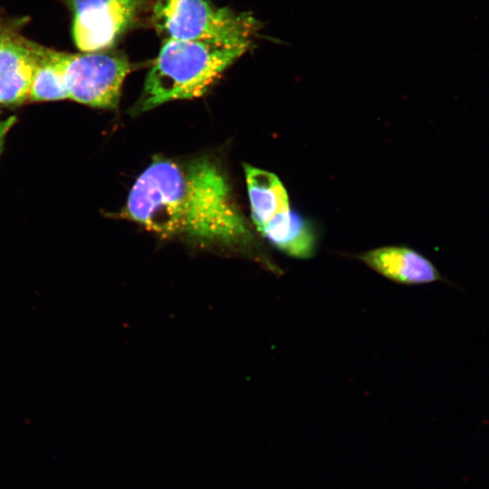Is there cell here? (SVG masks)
Wrapping results in <instances>:
<instances>
[{"instance_id":"cell-1","label":"cell","mask_w":489,"mask_h":489,"mask_svg":"<svg viewBox=\"0 0 489 489\" xmlns=\"http://www.w3.org/2000/svg\"><path fill=\"white\" fill-rule=\"evenodd\" d=\"M123 216L162 237L255 248L226 176L206 157L154 159L132 186Z\"/></svg>"},{"instance_id":"cell-2","label":"cell","mask_w":489,"mask_h":489,"mask_svg":"<svg viewBox=\"0 0 489 489\" xmlns=\"http://www.w3.org/2000/svg\"><path fill=\"white\" fill-rule=\"evenodd\" d=\"M253 41L166 40L147 73L133 113L203 96L251 47Z\"/></svg>"},{"instance_id":"cell-3","label":"cell","mask_w":489,"mask_h":489,"mask_svg":"<svg viewBox=\"0 0 489 489\" xmlns=\"http://www.w3.org/2000/svg\"><path fill=\"white\" fill-rule=\"evenodd\" d=\"M151 7V24L162 41H253L259 28L253 15L211 0H156Z\"/></svg>"},{"instance_id":"cell-4","label":"cell","mask_w":489,"mask_h":489,"mask_svg":"<svg viewBox=\"0 0 489 489\" xmlns=\"http://www.w3.org/2000/svg\"><path fill=\"white\" fill-rule=\"evenodd\" d=\"M63 75L70 100L100 109H117L125 78L131 71L127 55L114 49L63 53Z\"/></svg>"},{"instance_id":"cell-5","label":"cell","mask_w":489,"mask_h":489,"mask_svg":"<svg viewBox=\"0 0 489 489\" xmlns=\"http://www.w3.org/2000/svg\"><path fill=\"white\" fill-rule=\"evenodd\" d=\"M72 14V34L81 52L113 49L148 13V0H65Z\"/></svg>"},{"instance_id":"cell-6","label":"cell","mask_w":489,"mask_h":489,"mask_svg":"<svg viewBox=\"0 0 489 489\" xmlns=\"http://www.w3.org/2000/svg\"><path fill=\"white\" fill-rule=\"evenodd\" d=\"M43 46L21 36L7 24L0 30V104L29 99L31 83Z\"/></svg>"},{"instance_id":"cell-7","label":"cell","mask_w":489,"mask_h":489,"mask_svg":"<svg viewBox=\"0 0 489 489\" xmlns=\"http://www.w3.org/2000/svg\"><path fill=\"white\" fill-rule=\"evenodd\" d=\"M357 258L377 273L398 284L419 285L445 281L429 259L407 246H381L361 253Z\"/></svg>"},{"instance_id":"cell-8","label":"cell","mask_w":489,"mask_h":489,"mask_svg":"<svg viewBox=\"0 0 489 489\" xmlns=\"http://www.w3.org/2000/svg\"><path fill=\"white\" fill-rule=\"evenodd\" d=\"M253 222L261 232L274 217L290 210L287 191L279 177L267 170L244 165Z\"/></svg>"},{"instance_id":"cell-9","label":"cell","mask_w":489,"mask_h":489,"mask_svg":"<svg viewBox=\"0 0 489 489\" xmlns=\"http://www.w3.org/2000/svg\"><path fill=\"white\" fill-rule=\"evenodd\" d=\"M260 233L289 256L308 259L316 253L317 235L313 226L291 209L274 217Z\"/></svg>"},{"instance_id":"cell-10","label":"cell","mask_w":489,"mask_h":489,"mask_svg":"<svg viewBox=\"0 0 489 489\" xmlns=\"http://www.w3.org/2000/svg\"><path fill=\"white\" fill-rule=\"evenodd\" d=\"M62 61L63 52L43 47L33 77L28 100L53 101L69 99Z\"/></svg>"},{"instance_id":"cell-11","label":"cell","mask_w":489,"mask_h":489,"mask_svg":"<svg viewBox=\"0 0 489 489\" xmlns=\"http://www.w3.org/2000/svg\"><path fill=\"white\" fill-rule=\"evenodd\" d=\"M14 118L10 117L6 119H0V149L3 145L5 137L11 128V126L14 124Z\"/></svg>"},{"instance_id":"cell-12","label":"cell","mask_w":489,"mask_h":489,"mask_svg":"<svg viewBox=\"0 0 489 489\" xmlns=\"http://www.w3.org/2000/svg\"><path fill=\"white\" fill-rule=\"evenodd\" d=\"M6 24V23H4V21L0 18V30Z\"/></svg>"}]
</instances>
